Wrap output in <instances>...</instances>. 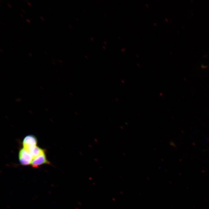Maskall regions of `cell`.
<instances>
[{
    "label": "cell",
    "instance_id": "cell-13",
    "mask_svg": "<svg viewBox=\"0 0 209 209\" xmlns=\"http://www.w3.org/2000/svg\"><path fill=\"white\" fill-rule=\"evenodd\" d=\"M0 50L2 52H3V51H2L1 49H0Z\"/></svg>",
    "mask_w": 209,
    "mask_h": 209
},
{
    "label": "cell",
    "instance_id": "cell-10",
    "mask_svg": "<svg viewBox=\"0 0 209 209\" xmlns=\"http://www.w3.org/2000/svg\"><path fill=\"white\" fill-rule=\"evenodd\" d=\"M21 10H22L24 12H25L24 11V10H23V9H21Z\"/></svg>",
    "mask_w": 209,
    "mask_h": 209
},
{
    "label": "cell",
    "instance_id": "cell-6",
    "mask_svg": "<svg viewBox=\"0 0 209 209\" xmlns=\"http://www.w3.org/2000/svg\"><path fill=\"white\" fill-rule=\"evenodd\" d=\"M7 4L8 5L10 8H11V6H10V4H8V3H7Z\"/></svg>",
    "mask_w": 209,
    "mask_h": 209
},
{
    "label": "cell",
    "instance_id": "cell-5",
    "mask_svg": "<svg viewBox=\"0 0 209 209\" xmlns=\"http://www.w3.org/2000/svg\"><path fill=\"white\" fill-rule=\"evenodd\" d=\"M209 66V65H202L201 66V68L202 69H205L206 68H207Z\"/></svg>",
    "mask_w": 209,
    "mask_h": 209
},
{
    "label": "cell",
    "instance_id": "cell-4",
    "mask_svg": "<svg viewBox=\"0 0 209 209\" xmlns=\"http://www.w3.org/2000/svg\"><path fill=\"white\" fill-rule=\"evenodd\" d=\"M26 149L33 156V158L44 153V149L37 145L30 146Z\"/></svg>",
    "mask_w": 209,
    "mask_h": 209
},
{
    "label": "cell",
    "instance_id": "cell-16",
    "mask_svg": "<svg viewBox=\"0 0 209 209\" xmlns=\"http://www.w3.org/2000/svg\"><path fill=\"white\" fill-rule=\"evenodd\" d=\"M25 1H27L26 0H25Z\"/></svg>",
    "mask_w": 209,
    "mask_h": 209
},
{
    "label": "cell",
    "instance_id": "cell-15",
    "mask_svg": "<svg viewBox=\"0 0 209 209\" xmlns=\"http://www.w3.org/2000/svg\"><path fill=\"white\" fill-rule=\"evenodd\" d=\"M44 53H45L46 54V53L45 52H44Z\"/></svg>",
    "mask_w": 209,
    "mask_h": 209
},
{
    "label": "cell",
    "instance_id": "cell-9",
    "mask_svg": "<svg viewBox=\"0 0 209 209\" xmlns=\"http://www.w3.org/2000/svg\"><path fill=\"white\" fill-rule=\"evenodd\" d=\"M40 17L42 20H44L42 16H40Z\"/></svg>",
    "mask_w": 209,
    "mask_h": 209
},
{
    "label": "cell",
    "instance_id": "cell-11",
    "mask_svg": "<svg viewBox=\"0 0 209 209\" xmlns=\"http://www.w3.org/2000/svg\"><path fill=\"white\" fill-rule=\"evenodd\" d=\"M29 54L31 56V57L32 56V55H31V54L30 53H29Z\"/></svg>",
    "mask_w": 209,
    "mask_h": 209
},
{
    "label": "cell",
    "instance_id": "cell-3",
    "mask_svg": "<svg viewBox=\"0 0 209 209\" xmlns=\"http://www.w3.org/2000/svg\"><path fill=\"white\" fill-rule=\"evenodd\" d=\"M37 144V139L35 136L32 135H28L24 139L23 148L26 149L30 146H36Z\"/></svg>",
    "mask_w": 209,
    "mask_h": 209
},
{
    "label": "cell",
    "instance_id": "cell-2",
    "mask_svg": "<svg viewBox=\"0 0 209 209\" xmlns=\"http://www.w3.org/2000/svg\"><path fill=\"white\" fill-rule=\"evenodd\" d=\"M50 164L47 160L45 153L33 158L30 165L33 167H36L43 164Z\"/></svg>",
    "mask_w": 209,
    "mask_h": 209
},
{
    "label": "cell",
    "instance_id": "cell-1",
    "mask_svg": "<svg viewBox=\"0 0 209 209\" xmlns=\"http://www.w3.org/2000/svg\"><path fill=\"white\" fill-rule=\"evenodd\" d=\"M19 158L21 165H27L30 164L33 157L27 149L23 148L19 151Z\"/></svg>",
    "mask_w": 209,
    "mask_h": 209
},
{
    "label": "cell",
    "instance_id": "cell-8",
    "mask_svg": "<svg viewBox=\"0 0 209 209\" xmlns=\"http://www.w3.org/2000/svg\"><path fill=\"white\" fill-rule=\"evenodd\" d=\"M27 3L28 4V5H29L30 6H31L29 2H27Z\"/></svg>",
    "mask_w": 209,
    "mask_h": 209
},
{
    "label": "cell",
    "instance_id": "cell-12",
    "mask_svg": "<svg viewBox=\"0 0 209 209\" xmlns=\"http://www.w3.org/2000/svg\"><path fill=\"white\" fill-rule=\"evenodd\" d=\"M20 15L21 16V17H23V16L21 14H20Z\"/></svg>",
    "mask_w": 209,
    "mask_h": 209
},
{
    "label": "cell",
    "instance_id": "cell-14",
    "mask_svg": "<svg viewBox=\"0 0 209 209\" xmlns=\"http://www.w3.org/2000/svg\"><path fill=\"white\" fill-rule=\"evenodd\" d=\"M146 6H147V8H148V6H147V4H146Z\"/></svg>",
    "mask_w": 209,
    "mask_h": 209
},
{
    "label": "cell",
    "instance_id": "cell-7",
    "mask_svg": "<svg viewBox=\"0 0 209 209\" xmlns=\"http://www.w3.org/2000/svg\"><path fill=\"white\" fill-rule=\"evenodd\" d=\"M26 20L28 21V22H29V23H30V20H29V19H26Z\"/></svg>",
    "mask_w": 209,
    "mask_h": 209
}]
</instances>
